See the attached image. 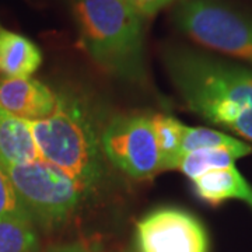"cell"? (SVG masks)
<instances>
[{"mask_svg":"<svg viewBox=\"0 0 252 252\" xmlns=\"http://www.w3.org/2000/svg\"><path fill=\"white\" fill-rule=\"evenodd\" d=\"M161 59L189 111L252 142V69L202 49L165 45Z\"/></svg>","mask_w":252,"mask_h":252,"instance_id":"obj_1","label":"cell"},{"mask_svg":"<svg viewBox=\"0 0 252 252\" xmlns=\"http://www.w3.org/2000/svg\"><path fill=\"white\" fill-rule=\"evenodd\" d=\"M101 114L95 101L77 89H61L49 117L27 121L41 160L73 180L84 195L95 192L105 178L101 147Z\"/></svg>","mask_w":252,"mask_h":252,"instance_id":"obj_2","label":"cell"},{"mask_svg":"<svg viewBox=\"0 0 252 252\" xmlns=\"http://www.w3.org/2000/svg\"><path fill=\"white\" fill-rule=\"evenodd\" d=\"M79 41L93 62L132 84L147 80L144 18L125 0H69Z\"/></svg>","mask_w":252,"mask_h":252,"instance_id":"obj_3","label":"cell"},{"mask_svg":"<svg viewBox=\"0 0 252 252\" xmlns=\"http://www.w3.org/2000/svg\"><path fill=\"white\" fill-rule=\"evenodd\" d=\"M175 28L198 45L252 69V14L227 0H180Z\"/></svg>","mask_w":252,"mask_h":252,"instance_id":"obj_4","label":"cell"},{"mask_svg":"<svg viewBox=\"0 0 252 252\" xmlns=\"http://www.w3.org/2000/svg\"><path fill=\"white\" fill-rule=\"evenodd\" d=\"M1 168L31 220L44 228L62 225L86 196L74 181L44 160Z\"/></svg>","mask_w":252,"mask_h":252,"instance_id":"obj_5","label":"cell"},{"mask_svg":"<svg viewBox=\"0 0 252 252\" xmlns=\"http://www.w3.org/2000/svg\"><path fill=\"white\" fill-rule=\"evenodd\" d=\"M105 160L135 180H150L161 171L160 154L150 117L117 115L101 133Z\"/></svg>","mask_w":252,"mask_h":252,"instance_id":"obj_6","label":"cell"},{"mask_svg":"<svg viewBox=\"0 0 252 252\" xmlns=\"http://www.w3.org/2000/svg\"><path fill=\"white\" fill-rule=\"evenodd\" d=\"M139 252H207L209 237L198 217L180 207H160L136 224Z\"/></svg>","mask_w":252,"mask_h":252,"instance_id":"obj_7","label":"cell"},{"mask_svg":"<svg viewBox=\"0 0 252 252\" xmlns=\"http://www.w3.org/2000/svg\"><path fill=\"white\" fill-rule=\"evenodd\" d=\"M56 105V93L32 77H1L0 107L26 121L49 117Z\"/></svg>","mask_w":252,"mask_h":252,"instance_id":"obj_8","label":"cell"},{"mask_svg":"<svg viewBox=\"0 0 252 252\" xmlns=\"http://www.w3.org/2000/svg\"><path fill=\"white\" fill-rule=\"evenodd\" d=\"M190 181L196 198L207 205L219 206L234 199L252 209V187L234 165L207 171Z\"/></svg>","mask_w":252,"mask_h":252,"instance_id":"obj_9","label":"cell"},{"mask_svg":"<svg viewBox=\"0 0 252 252\" xmlns=\"http://www.w3.org/2000/svg\"><path fill=\"white\" fill-rule=\"evenodd\" d=\"M41 160L26 119L0 107V167L24 165Z\"/></svg>","mask_w":252,"mask_h":252,"instance_id":"obj_10","label":"cell"},{"mask_svg":"<svg viewBox=\"0 0 252 252\" xmlns=\"http://www.w3.org/2000/svg\"><path fill=\"white\" fill-rule=\"evenodd\" d=\"M42 64V51L32 39L0 26V74L31 77Z\"/></svg>","mask_w":252,"mask_h":252,"instance_id":"obj_11","label":"cell"},{"mask_svg":"<svg viewBox=\"0 0 252 252\" xmlns=\"http://www.w3.org/2000/svg\"><path fill=\"white\" fill-rule=\"evenodd\" d=\"M252 153V147L244 144L243 147H215V149H199L195 152H189L181 156L178 167L184 175L189 180H193L199 175L212 170L233 167L238 158Z\"/></svg>","mask_w":252,"mask_h":252,"instance_id":"obj_12","label":"cell"},{"mask_svg":"<svg viewBox=\"0 0 252 252\" xmlns=\"http://www.w3.org/2000/svg\"><path fill=\"white\" fill-rule=\"evenodd\" d=\"M153 126L157 149L160 154V167L161 171L177 170L181 158V142L184 124L178 119L157 114L150 117Z\"/></svg>","mask_w":252,"mask_h":252,"instance_id":"obj_13","label":"cell"},{"mask_svg":"<svg viewBox=\"0 0 252 252\" xmlns=\"http://www.w3.org/2000/svg\"><path fill=\"white\" fill-rule=\"evenodd\" d=\"M39 238L30 217H0V252H38Z\"/></svg>","mask_w":252,"mask_h":252,"instance_id":"obj_14","label":"cell"},{"mask_svg":"<svg viewBox=\"0 0 252 252\" xmlns=\"http://www.w3.org/2000/svg\"><path fill=\"white\" fill-rule=\"evenodd\" d=\"M244 142L235 139L233 136L221 133L210 127H190L184 125L182 142H181V156L189 152H195L199 149H215V147H243Z\"/></svg>","mask_w":252,"mask_h":252,"instance_id":"obj_15","label":"cell"},{"mask_svg":"<svg viewBox=\"0 0 252 252\" xmlns=\"http://www.w3.org/2000/svg\"><path fill=\"white\" fill-rule=\"evenodd\" d=\"M30 217L4 170L0 167V217ZM31 219V217H30Z\"/></svg>","mask_w":252,"mask_h":252,"instance_id":"obj_16","label":"cell"},{"mask_svg":"<svg viewBox=\"0 0 252 252\" xmlns=\"http://www.w3.org/2000/svg\"><path fill=\"white\" fill-rule=\"evenodd\" d=\"M125 1L142 17L147 18L153 17L160 10L165 9L170 4L180 0H125Z\"/></svg>","mask_w":252,"mask_h":252,"instance_id":"obj_17","label":"cell"},{"mask_svg":"<svg viewBox=\"0 0 252 252\" xmlns=\"http://www.w3.org/2000/svg\"><path fill=\"white\" fill-rule=\"evenodd\" d=\"M48 252H89L87 247L81 243H72L66 244V245H59V247H55L51 251Z\"/></svg>","mask_w":252,"mask_h":252,"instance_id":"obj_18","label":"cell"}]
</instances>
